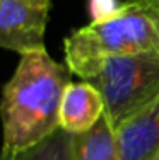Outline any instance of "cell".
Wrapping results in <instances>:
<instances>
[{"label": "cell", "instance_id": "52a82bcc", "mask_svg": "<svg viewBox=\"0 0 159 160\" xmlns=\"http://www.w3.org/2000/svg\"><path fill=\"white\" fill-rule=\"evenodd\" d=\"M72 160H122L116 131L104 116L89 131L74 135Z\"/></svg>", "mask_w": 159, "mask_h": 160}, {"label": "cell", "instance_id": "30bf717a", "mask_svg": "<svg viewBox=\"0 0 159 160\" xmlns=\"http://www.w3.org/2000/svg\"><path fill=\"white\" fill-rule=\"evenodd\" d=\"M144 9V12L151 17V21L154 22V26L159 31V0H134Z\"/></svg>", "mask_w": 159, "mask_h": 160}, {"label": "cell", "instance_id": "ba28073f", "mask_svg": "<svg viewBox=\"0 0 159 160\" xmlns=\"http://www.w3.org/2000/svg\"><path fill=\"white\" fill-rule=\"evenodd\" d=\"M74 135L56 128L45 140L16 153H2V160H72Z\"/></svg>", "mask_w": 159, "mask_h": 160}, {"label": "cell", "instance_id": "8992f818", "mask_svg": "<svg viewBox=\"0 0 159 160\" xmlns=\"http://www.w3.org/2000/svg\"><path fill=\"white\" fill-rule=\"evenodd\" d=\"M104 116V101L101 92L93 83L81 80L70 82L60 102V128L70 135L89 131Z\"/></svg>", "mask_w": 159, "mask_h": 160}, {"label": "cell", "instance_id": "3957f363", "mask_svg": "<svg viewBox=\"0 0 159 160\" xmlns=\"http://www.w3.org/2000/svg\"><path fill=\"white\" fill-rule=\"evenodd\" d=\"M63 53L65 65L74 73L109 56L159 53V31L137 2L125 0L122 12L113 19L72 31L63 39Z\"/></svg>", "mask_w": 159, "mask_h": 160}, {"label": "cell", "instance_id": "9c48e42d", "mask_svg": "<svg viewBox=\"0 0 159 160\" xmlns=\"http://www.w3.org/2000/svg\"><path fill=\"white\" fill-rule=\"evenodd\" d=\"M123 7L125 2L122 0H89L87 2L91 22L109 21L115 16H118Z\"/></svg>", "mask_w": 159, "mask_h": 160}, {"label": "cell", "instance_id": "5b68a950", "mask_svg": "<svg viewBox=\"0 0 159 160\" xmlns=\"http://www.w3.org/2000/svg\"><path fill=\"white\" fill-rule=\"evenodd\" d=\"M122 160H152L159 150V96L116 129Z\"/></svg>", "mask_w": 159, "mask_h": 160}, {"label": "cell", "instance_id": "277c9868", "mask_svg": "<svg viewBox=\"0 0 159 160\" xmlns=\"http://www.w3.org/2000/svg\"><path fill=\"white\" fill-rule=\"evenodd\" d=\"M51 0H0V46L21 56L45 51Z\"/></svg>", "mask_w": 159, "mask_h": 160}, {"label": "cell", "instance_id": "6da1fadb", "mask_svg": "<svg viewBox=\"0 0 159 160\" xmlns=\"http://www.w3.org/2000/svg\"><path fill=\"white\" fill-rule=\"evenodd\" d=\"M70 73V68L55 62L46 49L21 56L2 92V153L26 150L60 128V102Z\"/></svg>", "mask_w": 159, "mask_h": 160}, {"label": "cell", "instance_id": "8fae6325", "mask_svg": "<svg viewBox=\"0 0 159 160\" xmlns=\"http://www.w3.org/2000/svg\"><path fill=\"white\" fill-rule=\"evenodd\" d=\"M152 160H159V150L156 152V155H154V157H152Z\"/></svg>", "mask_w": 159, "mask_h": 160}, {"label": "cell", "instance_id": "7a4b0ae2", "mask_svg": "<svg viewBox=\"0 0 159 160\" xmlns=\"http://www.w3.org/2000/svg\"><path fill=\"white\" fill-rule=\"evenodd\" d=\"M93 83L104 101V118L118 129L159 96V53L109 56L74 72Z\"/></svg>", "mask_w": 159, "mask_h": 160}]
</instances>
